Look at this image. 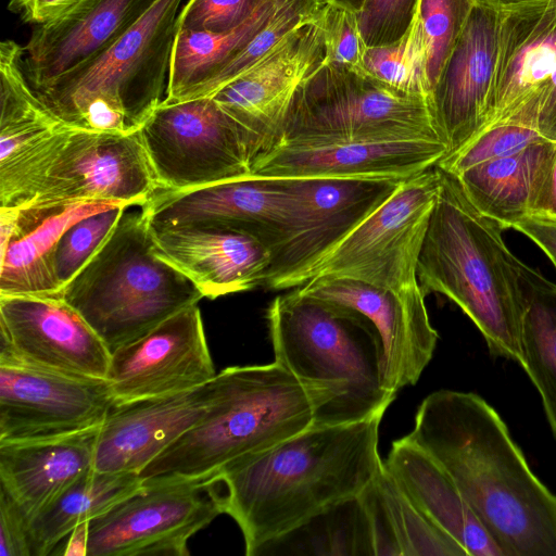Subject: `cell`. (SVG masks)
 <instances>
[{"label": "cell", "mask_w": 556, "mask_h": 556, "mask_svg": "<svg viewBox=\"0 0 556 556\" xmlns=\"http://www.w3.org/2000/svg\"><path fill=\"white\" fill-rule=\"evenodd\" d=\"M407 435L450 475L503 556H556V495L481 396L430 393Z\"/></svg>", "instance_id": "cell-1"}, {"label": "cell", "mask_w": 556, "mask_h": 556, "mask_svg": "<svg viewBox=\"0 0 556 556\" xmlns=\"http://www.w3.org/2000/svg\"><path fill=\"white\" fill-rule=\"evenodd\" d=\"M382 414L339 425H313L214 477L223 514L254 556L319 516L357 497L383 466Z\"/></svg>", "instance_id": "cell-2"}, {"label": "cell", "mask_w": 556, "mask_h": 556, "mask_svg": "<svg viewBox=\"0 0 556 556\" xmlns=\"http://www.w3.org/2000/svg\"><path fill=\"white\" fill-rule=\"evenodd\" d=\"M334 399L276 362L230 366L204 415L140 473L143 482L210 479L317 424Z\"/></svg>", "instance_id": "cell-3"}, {"label": "cell", "mask_w": 556, "mask_h": 556, "mask_svg": "<svg viewBox=\"0 0 556 556\" xmlns=\"http://www.w3.org/2000/svg\"><path fill=\"white\" fill-rule=\"evenodd\" d=\"M440 173L417 262L418 282L426 295L434 292L454 302L493 355L521 365L519 260L504 242V228L472 205L454 175Z\"/></svg>", "instance_id": "cell-4"}, {"label": "cell", "mask_w": 556, "mask_h": 556, "mask_svg": "<svg viewBox=\"0 0 556 556\" xmlns=\"http://www.w3.org/2000/svg\"><path fill=\"white\" fill-rule=\"evenodd\" d=\"M266 319L274 362L334 395L315 425L383 415L395 400L383 386L379 337L364 317L292 289L270 302Z\"/></svg>", "instance_id": "cell-5"}, {"label": "cell", "mask_w": 556, "mask_h": 556, "mask_svg": "<svg viewBox=\"0 0 556 556\" xmlns=\"http://www.w3.org/2000/svg\"><path fill=\"white\" fill-rule=\"evenodd\" d=\"M147 217L125 213L61 298L87 321L110 353L204 298L159 257Z\"/></svg>", "instance_id": "cell-6"}, {"label": "cell", "mask_w": 556, "mask_h": 556, "mask_svg": "<svg viewBox=\"0 0 556 556\" xmlns=\"http://www.w3.org/2000/svg\"><path fill=\"white\" fill-rule=\"evenodd\" d=\"M182 0H157L106 50L34 90L66 125L88 130L138 131L167 89Z\"/></svg>", "instance_id": "cell-7"}, {"label": "cell", "mask_w": 556, "mask_h": 556, "mask_svg": "<svg viewBox=\"0 0 556 556\" xmlns=\"http://www.w3.org/2000/svg\"><path fill=\"white\" fill-rule=\"evenodd\" d=\"M160 186L132 134L61 124L0 164V204L21 207L76 201L142 205Z\"/></svg>", "instance_id": "cell-8"}, {"label": "cell", "mask_w": 556, "mask_h": 556, "mask_svg": "<svg viewBox=\"0 0 556 556\" xmlns=\"http://www.w3.org/2000/svg\"><path fill=\"white\" fill-rule=\"evenodd\" d=\"M413 138L442 140L430 98L394 89L364 71L324 62L296 90L279 143Z\"/></svg>", "instance_id": "cell-9"}, {"label": "cell", "mask_w": 556, "mask_h": 556, "mask_svg": "<svg viewBox=\"0 0 556 556\" xmlns=\"http://www.w3.org/2000/svg\"><path fill=\"white\" fill-rule=\"evenodd\" d=\"M440 186L437 166L401 181L376 212L302 276L299 286L320 277L391 290L419 285L418 256Z\"/></svg>", "instance_id": "cell-10"}, {"label": "cell", "mask_w": 556, "mask_h": 556, "mask_svg": "<svg viewBox=\"0 0 556 556\" xmlns=\"http://www.w3.org/2000/svg\"><path fill=\"white\" fill-rule=\"evenodd\" d=\"M139 135L160 189L186 190L251 175L249 139L212 97L163 100Z\"/></svg>", "instance_id": "cell-11"}, {"label": "cell", "mask_w": 556, "mask_h": 556, "mask_svg": "<svg viewBox=\"0 0 556 556\" xmlns=\"http://www.w3.org/2000/svg\"><path fill=\"white\" fill-rule=\"evenodd\" d=\"M292 202L262 285L296 288L302 276L376 212L401 181L368 177H287ZM405 180V179H404Z\"/></svg>", "instance_id": "cell-12"}, {"label": "cell", "mask_w": 556, "mask_h": 556, "mask_svg": "<svg viewBox=\"0 0 556 556\" xmlns=\"http://www.w3.org/2000/svg\"><path fill=\"white\" fill-rule=\"evenodd\" d=\"M501 124L530 127L556 142V0L500 9L497 60L483 130Z\"/></svg>", "instance_id": "cell-13"}, {"label": "cell", "mask_w": 556, "mask_h": 556, "mask_svg": "<svg viewBox=\"0 0 556 556\" xmlns=\"http://www.w3.org/2000/svg\"><path fill=\"white\" fill-rule=\"evenodd\" d=\"M89 521L87 556H188V541L223 508L210 479L143 482Z\"/></svg>", "instance_id": "cell-14"}, {"label": "cell", "mask_w": 556, "mask_h": 556, "mask_svg": "<svg viewBox=\"0 0 556 556\" xmlns=\"http://www.w3.org/2000/svg\"><path fill=\"white\" fill-rule=\"evenodd\" d=\"M114 405L106 379L0 362V442L93 429L102 425Z\"/></svg>", "instance_id": "cell-15"}, {"label": "cell", "mask_w": 556, "mask_h": 556, "mask_svg": "<svg viewBox=\"0 0 556 556\" xmlns=\"http://www.w3.org/2000/svg\"><path fill=\"white\" fill-rule=\"evenodd\" d=\"M293 289L370 323L381 343L387 391L396 394L417 383L438 341L420 285L391 290L349 278L320 277Z\"/></svg>", "instance_id": "cell-16"}, {"label": "cell", "mask_w": 556, "mask_h": 556, "mask_svg": "<svg viewBox=\"0 0 556 556\" xmlns=\"http://www.w3.org/2000/svg\"><path fill=\"white\" fill-rule=\"evenodd\" d=\"M325 59L320 16L212 96L245 132L253 162L279 143L296 90Z\"/></svg>", "instance_id": "cell-17"}, {"label": "cell", "mask_w": 556, "mask_h": 556, "mask_svg": "<svg viewBox=\"0 0 556 556\" xmlns=\"http://www.w3.org/2000/svg\"><path fill=\"white\" fill-rule=\"evenodd\" d=\"M216 374L201 311L193 304L111 353L106 380L117 405L188 392Z\"/></svg>", "instance_id": "cell-18"}, {"label": "cell", "mask_w": 556, "mask_h": 556, "mask_svg": "<svg viewBox=\"0 0 556 556\" xmlns=\"http://www.w3.org/2000/svg\"><path fill=\"white\" fill-rule=\"evenodd\" d=\"M0 362L106 379L111 353L62 298L0 295Z\"/></svg>", "instance_id": "cell-19"}, {"label": "cell", "mask_w": 556, "mask_h": 556, "mask_svg": "<svg viewBox=\"0 0 556 556\" xmlns=\"http://www.w3.org/2000/svg\"><path fill=\"white\" fill-rule=\"evenodd\" d=\"M292 202L290 179L248 175L186 190L159 189L141 211L152 228L204 222L280 242Z\"/></svg>", "instance_id": "cell-20"}, {"label": "cell", "mask_w": 556, "mask_h": 556, "mask_svg": "<svg viewBox=\"0 0 556 556\" xmlns=\"http://www.w3.org/2000/svg\"><path fill=\"white\" fill-rule=\"evenodd\" d=\"M498 30L500 9L478 1L432 89L430 101L447 147L445 156L459 151L485 127Z\"/></svg>", "instance_id": "cell-21"}, {"label": "cell", "mask_w": 556, "mask_h": 556, "mask_svg": "<svg viewBox=\"0 0 556 556\" xmlns=\"http://www.w3.org/2000/svg\"><path fill=\"white\" fill-rule=\"evenodd\" d=\"M447 153L442 140L280 142L257 157L251 175L368 177L404 180L434 167Z\"/></svg>", "instance_id": "cell-22"}, {"label": "cell", "mask_w": 556, "mask_h": 556, "mask_svg": "<svg viewBox=\"0 0 556 556\" xmlns=\"http://www.w3.org/2000/svg\"><path fill=\"white\" fill-rule=\"evenodd\" d=\"M151 231L155 254L187 276L204 298L262 288L271 251L255 236L204 222Z\"/></svg>", "instance_id": "cell-23"}, {"label": "cell", "mask_w": 556, "mask_h": 556, "mask_svg": "<svg viewBox=\"0 0 556 556\" xmlns=\"http://www.w3.org/2000/svg\"><path fill=\"white\" fill-rule=\"evenodd\" d=\"M121 202L76 201L0 208V295L61 298L53 254L73 224Z\"/></svg>", "instance_id": "cell-24"}, {"label": "cell", "mask_w": 556, "mask_h": 556, "mask_svg": "<svg viewBox=\"0 0 556 556\" xmlns=\"http://www.w3.org/2000/svg\"><path fill=\"white\" fill-rule=\"evenodd\" d=\"M212 380L188 392L114 405L99 428L93 468L139 475L204 415Z\"/></svg>", "instance_id": "cell-25"}, {"label": "cell", "mask_w": 556, "mask_h": 556, "mask_svg": "<svg viewBox=\"0 0 556 556\" xmlns=\"http://www.w3.org/2000/svg\"><path fill=\"white\" fill-rule=\"evenodd\" d=\"M157 0H83L46 25L24 46V71L33 90L98 56L127 33Z\"/></svg>", "instance_id": "cell-26"}, {"label": "cell", "mask_w": 556, "mask_h": 556, "mask_svg": "<svg viewBox=\"0 0 556 556\" xmlns=\"http://www.w3.org/2000/svg\"><path fill=\"white\" fill-rule=\"evenodd\" d=\"M99 428L55 438L0 442V489L28 521L93 467Z\"/></svg>", "instance_id": "cell-27"}, {"label": "cell", "mask_w": 556, "mask_h": 556, "mask_svg": "<svg viewBox=\"0 0 556 556\" xmlns=\"http://www.w3.org/2000/svg\"><path fill=\"white\" fill-rule=\"evenodd\" d=\"M383 465L410 502L468 556H503L450 475L408 435L392 443Z\"/></svg>", "instance_id": "cell-28"}, {"label": "cell", "mask_w": 556, "mask_h": 556, "mask_svg": "<svg viewBox=\"0 0 556 556\" xmlns=\"http://www.w3.org/2000/svg\"><path fill=\"white\" fill-rule=\"evenodd\" d=\"M555 142L541 140L497 160L470 167L455 177L472 205L504 229L530 216Z\"/></svg>", "instance_id": "cell-29"}, {"label": "cell", "mask_w": 556, "mask_h": 556, "mask_svg": "<svg viewBox=\"0 0 556 556\" xmlns=\"http://www.w3.org/2000/svg\"><path fill=\"white\" fill-rule=\"evenodd\" d=\"M144 488L131 472L85 471L29 521L33 556H47L77 525L102 515Z\"/></svg>", "instance_id": "cell-30"}, {"label": "cell", "mask_w": 556, "mask_h": 556, "mask_svg": "<svg viewBox=\"0 0 556 556\" xmlns=\"http://www.w3.org/2000/svg\"><path fill=\"white\" fill-rule=\"evenodd\" d=\"M273 8L274 0H265L244 24L227 33L177 27L163 100L176 102L201 98L208 84L263 28Z\"/></svg>", "instance_id": "cell-31"}, {"label": "cell", "mask_w": 556, "mask_h": 556, "mask_svg": "<svg viewBox=\"0 0 556 556\" xmlns=\"http://www.w3.org/2000/svg\"><path fill=\"white\" fill-rule=\"evenodd\" d=\"M522 364L556 437V283L519 261Z\"/></svg>", "instance_id": "cell-32"}, {"label": "cell", "mask_w": 556, "mask_h": 556, "mask_svg": "<svg viewBox=\"0 0 556 556\" xmlns=\"http://www.w3.org/2000/svg\"><path fill=\"white\" fill-rule=\"evenodd\" d=\"M0 164L63 124L30 87L24 47L11 39L0 43Z\"/></svg>", "instance_id": "cell-33"}, {"label": "cell", "mask_w": 556, "mask_h": 556, "mask_svg": "<svg viewBox=\"0 0 556 556\" xmlns=\"http://www.w3.org/2000/svg\"><path fill=\"white\" fill-rule=\"evenodd\" d=\"M374 482L402 556H468L459 543L410 502L384 465Z\"/></svg>", "instance_id": "cell-34"}, {"label": "cell", "mask_w": 556, "mask_h": 556, "mask_svg": "<svg viewBox=\"0 0 556 556\" xmlns=\"http://www.w3.org/2000/svg\"><path fill=\"white\" fill-rule=\"evenodd\" d=\"M363 71L394 89L430 98L427 49L417 12L409 29L397 41L366 47Z\"/></svg>", "instance_id": "cell-35"}, {"label": "cell", "mask_w": 556, "mask_h": 556, "mask_svg": "<svg viewBox=\"0 0 556 556\" xmlns=\"http://www.w3.org/2000/svg\"><path fill=\"white\" fill-rule=\"evenodd\" d=\"M324 5V0H274L273 12L263 28L208 84L201 98L212 97L263 60L292 31L319 20Z\"/></svg>", "instance_id": "cell-36"}, {"label": "cell", "mask_w": 556, "mask_h": 556, "mask_svg": "<svg viewBox=\"0 0 556 556\" xmlns=\"http://www.w3.org/2000/svg\"><path fill=\"white\" fill-rule=\"evenodd\" d=\"M478 0H418L417 15L427 49L430 90Z\"/></svg>", "instance_id": "cell-37"}, {"label": "cell", "mask_w": 556, "mask_h": 556, "mask_svg": "<svg viewBox=\"0 0 556 556\" xmlns=\"http://www.w3.org/2000/svg\"><path fill=\"white\" fill-rule=\"evenodd\" d=\"M126 208L121 205L90 214L62 233L53 254L54 273L62 290L91 258Z\"/></svg>", "instance_id": "cell-38"}, {"label": "cell", "mask_w": 556, "mask_h": 556, "mask_svg": "<svg viewBox=\"0 0 556 556\" xmlns=\"http://www.w3.org/2000/svg\"><path fill=\"white\" fill-rule=\"evenodd\" d=\"M544 139L530 127L495 125L480 132L456 153L443 157L435 166L456 176L478 164L515 154Z\"/></svg>", "instance_id": "cell-39"}, {"label": "cell", "mask_w": 556, "mask_h": 556, "mask_svg": "<svg viewBox=\"0 0 556 556\" xmlns=\"http://www.w3.org/2000/svg\"><path fill=\"white\" fill-rule=\"evenodd\" d=\"M418 0H366L356 14L366 47L393 43L409 29Z\"/></svg>", "instance_id": "cell-40"}, {"label": "cell", "mask_w": 556, "mask_h": 556, "mask_svg": "<svg viewBox=\"0 0 556 556\" xmlns=\"http://www.w3.org/2000/svg\"><path fill=\"white\" fill-rule=\"evenodd\" d=\"M265 0H188L177 27L195 31L227 33L244 24Z\"/></svg>", "instance_id": "cell-41"}, {"label": "cell", "mask_w": 556, "mask_h": 556, "mask_svg": "<svg viewBox=\"0 0 556 556\" xmlns=\"http://www.w3.org/2000/svg\"><path fill=\"white\" fill-rule=\"evenodd\" d=\"M325 41V62L363 71L366 49L357 15L342 7L325 3L321 14Z\"/></svg>", "instance_id": "cell-42"}, {"label": "cell", "mask_w": 556, "mask_h": 556, "mask_svg": "<svg viewBox=\"0 0 556 556\" xmlns=\"http://www.w3.org/2000/svg\"><path fill=\"white\" fill-rule=\"evenodd\" d=\"M0 556H33L29 521L0 489Z\"/></svg>", "instance_id": "cell-43"}, {"label": "cell", "mask_w": 556, "mask_h": 556, "mask_svg": "<svg viewBox=\"0 0 556 556\" xmlns=\"http://www.w3.org/2000/svg\"><path fill=\"white\" fill-rule=\"evenodd\" d=\"M83 0H9L8 10L26 24L46 25L55 21Z\"/></svg>", "instance_id": "cell-44"}, {"label": "cell", "mask_w": 556, "mask_h": 556, "mask_svg": "<svg viewBox=\"0 0 556 556\" xmlns=\"http://www.w3.org/2000/svg\"><path fill=\"white\" fill-rule=\"evenodd\" d=\"M514 229L536 243L556 268V223L529 216L518 223Z\"/></svg>", "instance_id": "cell-45"}, {"label": "cell", "mask_w": 556, "mask_h": 556, "mask_svg": "<svg viewBox=\"0 0 556 556\" xmlns=\"http://www.w3.org/2000/svg\"><path fill=\"white\" fill-rule=\"evenodd\" d=\"M530 216L556 222V142Z\"/></svg>", "instance_id": "cell-46"}, {"label": "cell", "mask_w": 556, "mask_h": 556, "mask_svg": "<svg viewBox=\"0 0 556 556\" xmlns=\"http://www.w3.org/2000/svg\"><path fill=\"white\" fill-rule=\"evenodd\" d=\"M89 521H84L71 531L66 541L64 556H87Z\"/></svg>", "instance_id": "cell-47"}, {"label": "cell", "mask_w": 556, "mask_h": 556, "mask_svg": "<svg viewBox=\"0 0 556 556\" xmlns=\"http://www.w3.org/2000/svg\"><path fill=\"white\" fill-rule=\"evenodd\" d=\"M325 3H332V4H336V5H339V7H342L344 9H348L352 12H354L355 14H358L365 3H366V0H324Z\"/></svg>", "instance_id": "cell-48"}, {"label": "cell", "mask_w": 556, "mask_h": 556, "mask_svg": "<svg viewBox=\"0 0 556 556\" xmlns=\"http://www.w3.org/2000/svg\"><path fill=\"white\" fill-rule=\"evenodd\" d=\"M478 1L493 5L498 9H503V8L520 4L523 2H528L531 0H478Z\"/></svg>", "instance_id": "cell-49"}, {"label": "cell", "mask_w": 556, "mask_h": 556, "mask_svg": "<svg viewBox=\"0 0 556 556\" xmlns=\"http://www.w3.org/2000/svg\"><path fill=\"white\" fill-rule=\"evenodd\" d=\"M553 223H556V222H553Z\"/></svg>", "instance_id": "cell-50"}]
</instances>
